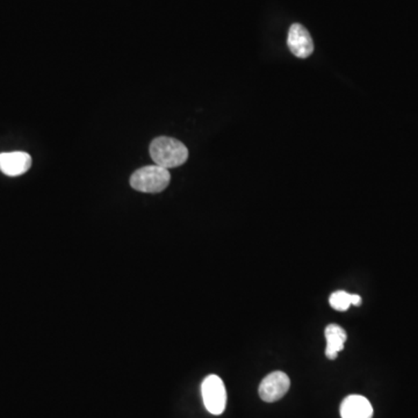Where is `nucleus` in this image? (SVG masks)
Segmentation results:
<instances>
[{
  "mask_svg": "<svg viewBox=\"0 0 418 418\" xmlns=\"http://www.w3.org/2000/svg\"><path fill=\"white\" fill-rule=\"evenodd\" d=\"M361 305V298H360L359 295L358 294H353L352 305H356V307H358V305Z\"/></svg>",
  "mask_w": 418,
  "mask_h": 418,
  "instance_id": "9d476101",
  "label": "nucleus"
},
{
  "mask_svg": "<svg viewBox=\"0 0 418 418\" xmlns=\"http://www.w3.org/2000/svg\"><path fill=\"white\" fill-rule=\"evenodd\" d=\"M287 44L292 54L298 59H307L313 54L314 42L310 32L300 23L291 26L288 32Z\"/></svg>",
  "mask_w": 418,
  "mask_h": 418,
  "instance_id": "39448f33",
  "label": "nucleus"
},
{
  "mask_svg": "<svg viewBox=\"0 0 418 418\" xmlns=\"http://www.w3.org/2000/svg\"><path fill=\"white\" fill-rule=\"evenodd\" d=\"M291 387V380L284 372L276 371L266 375L259 385V397L264 402L273 403L286 395Z\"/></svg>",
  "mask_w": 418,
  "mask_h": 418,
  "instance_id": "20e7f679",
  "label": "nucleus"
},
{
  "mask_svg": "<svg viewBox=\"0 0 418 418\" xmlns=\"http://www.w3.org/2000/svg\"><path fill=\"white\" fill-rule=\"evenodd\" d=\"M205 407L211 414L221 415L226 410V386L218 375H208L201 385Z\"/></svg>",
  "mask_w": 418,
  "mask_h": 418,
  "instance_id": "7ed1b4c3",
  "label": "nucleus"
},
{
  "mask_svg": "<svg viewBox=\"0 0 418 418\" xmlns=\"http://www.w3.org/2000/svg\"><path fill=\"white\" fill-rule=\"evenodd\" d=\"M353 294L345 291H337L332 293L329 298L331 308L339 312H346L352 305Z\"/></svg>",
  "mask_w": 418,
  "mask_h": 418,
  "instance_id": "1a4fd4ad",
  "label": "nucleus"
},
{
  "mask_svg": "<svg viewBox=\"0 0 418 418\" xmlns=\"http://www.w3.org/2000/svg\"><path fill=\"white\" fill-rule=\"evenodd\" d=\"M324 334L327 339L325 356L327 357V359L334 360L339 357V353L344 350L348 339L346 331L337 324H329L324 330Z\"/></svg>",
  "mask_w": 418,
  "mask_h": 418,
  "instance_id": "6e6552de",
  "label": "nucleus"
},
{
  "mask_svg": "<svg viewBox=\"0 0 418 418\" xmlns=\"http://www.w3.org/2000/svg\"><path fill=\"white\" fill-rule=\"evenodd\" d=\"M171 180L170 172L165 167L149 165L141 167L131 177V186L138 192L160 193L167 189Z\"/></svg>",
  "mask_w": 418,
  "mask_h": 418,
  "instance_id": "f03ea898",
  "label": "nucleus"
},
{
  "mask_svg": "<svg viewBox=\"0 0 418 418\" xmlns=\"http://www.w3.org/2000/svg\"><path fill=\"white\" fill-rule=\"evenodd\" d=\"M150 155L158 167L165 169L182 167L189 158V150L178 140L160 136L150 144Z\"/></svg>",
  "mask_w": 418,
  "mask_h": 418,
  "instance_id": "f257e3e1",
  "label": "nucleus"
},
{
  "mask_svg": "<svg viewBox=\"0 0 418 418\" xmlns=\"http://www.w3.org/2000/svg\"><path fill=\"white\" fill-rule=\"evenodd\" d=\"M342 418H372L373 407L371 402L361 395H350L341 404Z\"/></svg>",
  "mask_w": 418,
  "mask_h": 418,
  "instance_id": "0eeeda50",
  "label": "nucleus"
},
{
  "mask_svg": "<svg viewBox=\"0 0 418 418\" xmlns=\"http://www.w3.org/2000/svg\"><path fill=\"white\" fill-rule=\"evenodd\" d=\"M32 167V157L23 151L0 153V171L10 177L23 175Z\"/></svg>",
  "mask_w": 418,
  "mask_h": 418,
  "instance_id": "423d86ee",
  "label": "nucleus"
}]
</instances>
